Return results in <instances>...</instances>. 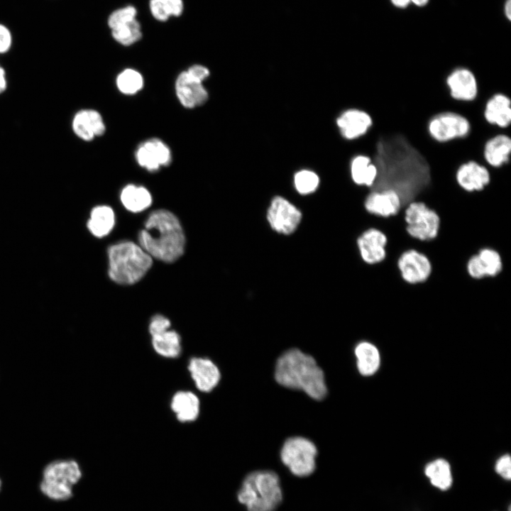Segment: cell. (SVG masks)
I'll use <instances>...</instances> for the list:
<instances>
[{
    "label": "cell",
    "instance_id": "19",
    "mask_svg": "<svg viewBox=\"0 0 511 511\" xmlns=\"http://www.w3.org/2000/svg\"><path fill=\"white\" fill-rule=\"evenodd\" d=\"M373 116L359 109H349L336 119L341 136L349 141L359 138L368 133L373 126Z\"/></svg>",
    "mask_w": 511,
    "mask_h": 511
},
{
    "label": "cell",
    "instance_id": "33",
    "mask_svg": "<svg viewBox=\"0 0 511 511\" xmlns=\"http://www.w3.org/2000/svg\"><path fill=\"white\" fill-rule=\"evenodd\" d=\"M150 9L152 15L161 21L170 16H180L183 10L182 0H150Z\"/></svg>",
    "mask_w": 511,
    "mask_h": 511
},
{
    "label": "cell",
    "instance_id": "32",
    "mask_svg": "<svg viewBox=\"0 0 511 511\" xmlns=\"http://www.w3.org/2000/svg\"><path fill=\"white\" fill-rule=\"evenodd\" d=\"M118 89L126 95L136 94L143 87V77L137 70L128 68L121 72L116 79Z\"/></svg>",
    "mask_w": 511,
    "mask_h": 511
},
{
    "label": "cell",
    "instance_id": "15",
    "mask_svg": "<svg viewBox=\"0 0 511 511\" xmlns=\"http://www.w3.org/2000/svg\"><path fill=\"white\" fill-rule=\"evenodd\" d=\"M387 243L385 234L373 227L363 231L356 240L360 258L368 265H375L384 260Z\"/></svg>",
    "mask_w": 511,
    "mask_h": 511
},
{
    "label": "cell",
    "instance_id": "10",
    "mask_svg": "<svg viewBox=\"0 0 511 511\" xmlns=\"http://www.w3.org/2000/svg\"><path fill=\"white\" fill-rule=\"evenodd\" d=\"M450 98L458 103H472L479 94V84L473 71L466 66L452 68L444 78Z\"/></svg>",
    "mask_w": 511,
    "mask_h": 511
},
{
    "label": "cell",
    "instance_id": "29",
    "mask_svg": "<svg viewBox=\"0 0 511 511\" xmlns=\"http://www.w3.org/2000/svg\"><path fill=\"white\" fill-rule=\"evenodd\" d=\"M114 224L115 216L113 209L109 206L101 205L92 210L87 227L94 236L101 238L109 233Z\"/></svg>",
    "mask_w": 511,
    "mask_h": 511
},
{
    "label": "cell",
    "instance_id": "17",
    "mask_svg": "<svg viewBox=\"0 0 511 511\" xmlns=\"http://www.w3.org/2000/svg\"><path fill=\"white\" fill-rule=\"evenodd\" d=\"M482 116L489 126L507 133L511 126V98L502 92L493 93L484 103Z\"/></svg>",
    "mask_w": 511,
    "mask_h": 511
},
{
    "label": "cell",
    "instance_id": "28",
    "mask_svg": "<svg viewBox=\"0 0 511 511\" xmlns=\"http://www.w3.org/2000/svg\"><path fill=\"white\" fill-rule=\"evenodd\" d=\"M120 198L124 207L135 213L143 211L152 203L151 194L146 188L132 184L123 187Z\"/></svg>",
    "mask_w": 511,
    "mask_h": 511
},
{
    "label": "cell",
    "instance_id": "43",
    "mask_svg": "<svg viewBox=\"0 0 511 511\" xmlns=\"http://www.w3.org/2000/svg\"><path fill=\"white\" fill-rule=\"evenodd\" d=\"M1 480H0V488H1Z\"/></svg>",
    "mask_w": 511,
    "mask_h": 511
},
{
    "label": "cell",
    "instance_id": "20",
    "mask_svg": "<svg viewBox=\"0 0 511 511\" xmlns=\"http://www.w3.org/2000/svg\"><path fill=\"white\" fill-rule=\"evenodd\" d=\"M483 163L490 169H499L511 161V136L500 132L489 137L482 148Z\"/></svg>",
    "mask_w": 511,
    "mask_h": 511
},
{
    "label": "cell",
    "instance_id": "24",
    "mask_svg": "<svg viewBox=\"0 0 511 511\" xmlns=\"http://www.w3.org/2000/svg\"><path fill=\"white\" fill-rule=\"evenodd\" d=\"M74 133L84 141H91L106 131L102 116L97 110L85 109L77 112L72 121Z\"/></svg>",
    "mask_w": 511,
    "mask_h": 511
},
{
    "label": "cell",
    "instance_id": "39",
    "mask_svg": "<svg viewBox=\"0 0 511 511\" xmlns=\"http://www.w3.org/2000/svg\"><path fill=\"white\" fill-rule=\"evenodd\" d=\"M7 80L5 70L0 65V94L6 89Z\"/></svg>",
    "mask_w": 511,
    "mask_h": 511
},
{
    "label": "cell",
    "instance_id": "13",
    "mask_svg": "<svg viewBox=\"0 0 511 511\" xmlns=\"http://www.w3.org/2000/svg\"><path fill=\"white\" fill-rule=\"evenodd\" d=\"M397 266L402 279L410 285L424 282L432 273V264L428 257L415 249L402 252L397 259Z\"/></svg>",
    "mask_w": 511,
    "mask_h": 511
},
{
    "label": "cell",
    "instance_id": "35",
    "mask_svg": "<svg viewBox=\"0 0 511 511\" xmlns=\"http://www.w3.org/2000/svg\"><path fill=\"white\" fill-rule=\"evenodd\" d=\"M171 322L162 314L154 315L150 322L148 331L151 336L161 334L170 328Z\"/></svg>",
    "mask_w": 511,
    "mask_h": 511
},
{
    "label": "cell",
    "instance_id": "7",
    "mask_svg": "<svg viewBox=\"0 0 511 511\" xmlns=\"http://www.w3.org/2000/svg\"><path fill=\"white\" fill-rule=\"evenodd\" d=\"M471 131L467 116L455 111H443L432 116L426 123L429 137L438 143H447L466 138Z\"/></svg>",
    "mask_w": 511,
    "mask_h": 511
},
{
    "label": "cell",
    "instance_id": "11",
    "mask_svg": "<svg viewBox=\"0 0 511 511\" xmlns=\"http://www.w3.org/2000/svg\"><path fill=\"white\" fill-rule=\"evenodd\" d=\"M267 219L273 230L289 235L299 226L302 213L287 199L276 196L273 198L268 209Z\"/></svg>",
    "mask_w": 511,
    "mask_h": 511
},
{
    "label": "cell",
    "instance_id": "27",
    "mask_svg": "<svg viewBox=\"0 0 511 511\" xmlns=\"http://www.w3.org/2000/svg\"><path fill=\"white\" fill-rule=\"evenodd\" d=\"M153 350L159 356L167 358H176L182 352V339L180 335L172 329L151 336Z\"/></svg>",
    "mask_w": 511,
    "mask_h": 511
},
{
    "label": "cell",
    "instance_id": "31",
    "mask_svg": "<svg viewBox=\"0 0 511 511\" xmlns=\"http://www.w3.org/2000/svg\"><path fill=\"white\" fill-rule=\"evenodd\" d=\"M425 474L435 487L445 490L452 484V476L449 463L444 459H436L428 463Z\"/></svg>",
    "mask_w": 511,
    "mask_h": 511
},
{
    "label": "cell",
    "instance_id": "6",
    "mask_svg": "<svg viewBox=\"0 0 511 511\" xmlns=\"http://www.w3.org/2000/svg\"><path fill=\"white\" fill-rule=\"evenodd\" d=\"M82 476L78 463L72 459L55 460L45 466L40 483L41 492L54 500H65L72 495V486Z\"/></svg>",
    "mask_w": 511,
    "mask_h": 511
},
{
    "label": "cell",
    "instance_id": "30",
    "mask_svg": "<svg viewBox=\"0 0 511 511\" xmlns=\"http://www.w3.org/2000/svg\"><path fill=\"white\" fill-rule=\"evenodd\" d=\"M357 367L363 375L375 373L380 366V358L378 348L371 343L362 341L355 348Z\"/></svg>",
    "mask_w": 511,
    "mask_h": 511
},
{
    "label": "cell",
    "instance_id": "18",
    "mask_svg": "<svg viewBox=\"0 0 511 511\" xmlns=\"http://www.w3.org/2000/svg\"><path fill=\"white\" fill-rule=\"evenodd\" d=\"M136 158L140 166L154 172L163 166L170 165L172 154L170 148L163 141L153 138L138 146Z\"/></svg>",
    "mask_w": 511,
    "mask_h": 511
},
{
    "label": "cell",
    "instance_id": "26",
    "mask_svg": "<svg viewBox=\"0 0 511 511\" xmlns=\"http://www.w3.org/2000/svg\"><path fill=\"white\" fill-rule=\"evenodd\" d=\"M350 175L355 185L370 189L377 179L378 169L370 156L359 154L351 161Z\"/></svg>",
    "mask_w": 511,
    "mask_h": 511
},
{
    "label": "cell",
    "instance_id": "4",
    "mask_svg": "<svg viewBox=\"0 0 511 511\" xmlns=\"http://www.w3.org/2000/svg\"><path fill=\"white\" fill-rule=\"evenodd\" d=\"M107 252L109 276L120 285H133L138 282L153 265L152 257L132 241L111 245Z\"/></svg>",
    "mask_w": 511,
    "mask_h": 511
},
{
    "label": "cell",
    "instance_id": "37",
    "mask_svg": "<svg viewBox=\"0 0 511 511\" xmlns=\"http://www.w3.org/2000/svg\"><path fill=\"white\" fill-rule=\"evenodd\" d=\"M187 72L192 78L200 82H203L210 75L208 68L201 65L189 67Z\"/></svg>",
    "mask_w": 511,
    "mask_h": 511
},
{
    "label": "cell",
    "instance_id": "3",
    "mask_svg": "<svg viewBox=\"0 0 511 511\" xmlns=\"http://www.w3.org/2000/svg\"><path fill=\"white\" fill-rule=\"evenodd\" d=\"M275 378L279 384L302 390L315 400L323 399L327 392L321 368L312 356L297 348L287 350L279 357Z\"/></svg>",
    "mask_w": 511,
    "mask_h": 511
},
{
    "label": "cell",
    "instance_id": "23",
    "mask_svg": "<svg viewBox=\"0 0 511 511\" xmlns=\"http://www.w3.org/2000/svg\"><path fill=\"white\" fill-rule=\"evenodd\" d=\"M175 92L180 104L187 109L203 105L209 94L202 82L192 78L187 71L179 74L175 81Z\"/></svg>",
    "mask_w": 511,
    "mask_h": 511
},
{
    "label": "cell",
    "instance_id": "22",
    "mask_svg": "<svg viewBox=\"0 0 511 511\" xmlns=\"http://www.w3.org/2000/svg\"><path fill=\"white\" fill-rule=\"evenodd\" d=\"M187 369L196 388L201 392H211L220 381L219 369L209 358L192 357L189 361Z\"/></svg>",
    "mask_w": 511,
    "mask_h": 511
},
{
    "label": "cell",
    "instance_id": "36",
    "mask_svg": "<svg viewBox=\"0 0 511 511\" xmlns=\"http://www.w3.org/2000/svg\"><path fill=\"white\" fill-rule=\"evenodd\" d=\"M495 471L502 478L506 480H510L511 478V460L510 456L508 454L504 455L500 457L496 464Z\"/></svg>",
    "mask_w": 511,
    "mask_h": 511
},
{
    "label": "cell",
    "instance_id": "25",
    "mask_svg": "<svg viewBox=\"0 0 511 511\" xmlns=\"http://www.w3.org/2000/svg\"><path fill=\"white\" fill-rule=\"evenodd\" d=\"M170 408L177 419L182 423L195 421L200 412V401L198 396L192 391L176 392L170 400Z\"/></svg>",
    "mask_w": 511,
    "mask_h": 511
},
{
    "label": "cell",
    "instance_id": "41",
    "mask_svg": "<svg viewBox=\"0 0 511 511\" xmlns=\"http://www.w3.org/2000/svg\"><path fill=\"white\" fill-rule=\"evenodd\" d=\"M504 12L505 17L510 21L511 20V0H506L504 6Z\"/></svg>",
    "mask_w": 511,
    "mask_h": 511
},
{
    "label": "cell",
    "instance_id": "42",
    "mask_svg": "<svg viewBox=\"0 0 511 511\" xmlns=\"http://www.w3.org/2000/svg\"><path fill=\"white\" fill-rule=\"evenodd\" d=\"M429 0H410V3H412L417 6H424L427 4Z\"/></svg>",
    "mask_w": 511,
    "mask_h": 511
},
{
    "label": "cell",
    "instance_id": "9",
    "mask_svg": "<svg viewBox=\"0 0 511 511\" xmlns=\"http://www.w3.org/2000/svg\"><path fill=\"white\" fill-rule=\"evenodd\" d=\"M317 454V447L312 441L295 436L285 441L280 451V458L292 474L306 477L314 471Z\"/></svg>",
    "mask_w": 511,
    "mask_h": 511
},
{
    "label": "cell",
    "instance_id": "16",
    "mask_svg": "<svg viewBox=\"0 0 511 511\" xmlns=\"http://www.w3.org/2000/svg\"><path fill=\"white\" fill-rule=\"evenodd\" d=\"M367 213L380 218L397 215L402 208L399 194L393 189L370 190L363 200Z\"/></svg>",
    "mask_w": 511,
    "mask_h": 511
},
{
    "label": "cell",
    "instance_id": "34",
    "mask_svg": "<svg viewBox=\"0 0 511 511\" xmlns=\"http://www.w3.org/2000/svg\"><path fill=\"white\" fill-rule=\"evenodd\" d=\"M294 184L300 194H307L314 192L317 189L319 178L313 171L302 170L295 175Z\"/></svg>",
    "mask_w": 511,
    "mask_h": 511
},
{
    "label": "cell",
    "instance_id": "5",
    "mask_svg": "<svg viewBox=\"0 0 511 511\" xmlns=\"http://www.w3.org/2000/svg\"><path fill=\"white\" fill-rule=\"evenodd\" d=\"M237 496L248 511H275L282 500L279 477L270 471L250 473L244 478Z\"/></svg>",
    "mask_w": 511,
    "mask_h": 511
},
{
    "label": "cell",
    "instance_id": "1",
    "mask_svg": "<svg viewBox=\"0 0 511 511\" xmlns=\"http://www.w3.org/2000/svg\"><path fill=\"white\" fill-rule=\"evenodd\" d=\"M372 158L377 179L369 189H391L400 196L402 207L416 201L429 187L431 167L423 153L400 132L377 133Z\"/></svg>",
    "mask_w": 511,
    "mask_h": 511
},
{
    "label": "cell",
    "instance_id": "21",
    "mask_svg": "<svg viewBox=\"0 0 511 511\" xmlns=\"http://www.w3.org/2000/svg\"><path fill=\"white\" fill-rule=\"evenodd\" d=\"M502 263L499 253L490 248H483L472 255L466 263L468 275L473 279L492 278L502 270Z\"/></svg>",
    "mask_w": 511,
    "mask_h": 511
},
{
    "label": "cell",
    "instance_id": "40",
    "mask_svg": "<svg viewBox=\"0 0 511 511\" xmlns=\"http://www.w3.org/2000/svg\"><path fill=\"white\" fill-rule=\"evenodd\" d=\"M390 1L393 6L400 9L407 7L410 3V0H390Z\"/></svg>",
    "mask_w": 511,
    "mask_h": 511
},
{
    "label": "cell",
    "instance_id": "38",
    "mask_svg": "<svg viewBox=\"0 0 511 511\" xmlns=\"http://www.w3.org/2000/svg\"><path fill=\"white\" fill-rule=\"evenodd\" d=\"M12 43L11 34L9 29L0 24V54L7 52Z\"/></svg>",
    "mask_w": 511,
    "mask_h": 511
},
{
    "label": "cell",
    "instance_id": "2",
    "mask_svg": "<svg viewBox=\"0 0 511 511\" xmlns=\"http://www.w3.org/2000/svg\"><path fill=\"white\" fill-rule=\"evenodd\" d=\"M139 246L151 257L173 263L184 253L185 236L178 218L166 209L152 211L138 233Z\"/></svg>",
    "mask_w": 511,
    "mask_h": 511
},
{
    "label": "cell",
    "instance_id": "14",
    "mask_svg": "<svg viewBox=\"0 0 511 511\" xmlns=\"http://www.w3.org/2000/svg\"><path fill=\"white\" fill-rule=\"evenodd\" d=\"M458 187L466 192H481L490 182V171L485 164L475 160L461 163L454 174Z\"/></svg>",
    "mask_w": 511,
    "mask_h": 511
},
{
    "label": "cell",
    "instance_id": "8",
    "mask_svg": "<svg viewBox=\"0 0 511 511\" xmlns=\"http://www.w3.org/2000/svg\"><path fill=\"white\" fill-rule=\"evenodd\" d=\"M402 208L405 230L410 237L421 241H431L436 237L440 217L434 209L420 201H412Z\"/></svg>",
    "mask_w": 511,
    "mask_h": 511
},
{
    "label": "cell",
    "instance_id": "12",
    "mask_svg": "<svg viewBox=\"0 0 511 511\" xmlns=\"http://www.w3.org/2000/svg\"><path fill=\"white\" fill-rule=\"evenodd\" d=\"M136 13L135 7L128 6L114 11L109 18L108 24L113 38L123 45H131L142 37Z\"/></svg>",
    "mask_w": 511,
    "mask_h": 511
}]
</instances>
